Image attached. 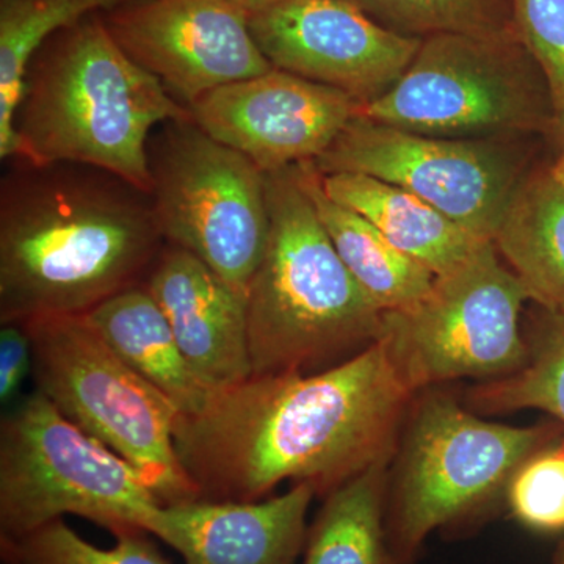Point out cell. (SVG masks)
Masks as SVG:
<instances>
[{"label": "cell", "mask_w": 564, "mask_h": 564, "mask_svg": "<svg viewBox=\"0 0 564 564\" xmlns=\"http://www.w3.org/2000/svg\"><path fill=\"white\" fill-rule=\"evenodd\" d=\"M417 395L384 339L317 373L252 375L177 415L174 444L198 500L256 502L282 481L326 497L392 462Z\"/></svg>", "instance_id": "6da1fadb"}, {"label": "cell", "mask_w": 564, "mask_h": 564, "mask_svg": "<svg viewBox=\"0 0 564 564\" xmlns=\"http://www.w3.org/2000/svg\"><path fill=\"white\" fill-rule=\"evenodd\" d=\"M20 162L0 193V323L85 315L144 284L166 245L148 193L93 166Z\"/></svg>", "instance_id": "7a4b0ae2"}, {"label": "cell", "mask_w": 564, "mask_h": 564, "mask_svg": "<svg viewBox=\"0 0 564 564\" xmlns=\"http://www.w3.org/2000/svg\"><path fill=\"white\" fill-rule=\"evenodd\" d=\"M188 118L191 109L91 14L55 33L32 58L14 120L17 159L93 166L151 195V135Z\"/></svg>", "instance_id": "3957f363"}, {"label": "cell", "mask_w": 564, "mask_h": 564, "mask_svg": "<svg viewBox=\"0 0 564 564\" xmlns=\"http://www.w3.org/2000/svg\"><path fill=\"white\" fill-rule=\"evenodd\" d=\"M270 231L247 292L252 373H317L377 343L384 313L336 251L299 165L267 173Z\"/></svg>", "instance_id": "277c9868"}, {"label": "cell", "mask_w": 564, "mask_h": 564, "mask_svg": "<svg viewBox=\"0 0 564 564\" xmlns=\"http://www.w3.org/2000/svg\"><path fill=\"white\" fill-rule=\"evenodd\" d=\"M564 433L489 422L434 388L414 397L389 473L386 525L393 554L411 564L426 538L456 529L503 502L519 464Z\"/></svg>", "instance_id": "5b68a950"}, {"label": "cell", "mask_w": 564, "mask_h": 564, "mask_svg": "<svg viewBox=\"0 0 564 564\" xmlns=\"http://www.w3.org/2000/svg\"><path fill=\"white\" fill-rule=\"evenodd\" d=\"M32 340L35 391L131 464L163 505L198 500L174 444L180 410L133 372L85 315L20 322Z\"/></svg>", "instance_id": "8992f818"}, {"label": "cell", "mask_w": 564, "mask_h": 564, "mask_svg": "<svg viewBox=\"0 0 564 564\" xmlns=\"http://www.w3.org/2000/svg\"><path fill=\"white\" fill-rule=\"evenodd\" d=\"M163 505L135 469L39 391L0 425V538L73 514L111 534L144 530Z\"/></svg>", "instance_id": "52a82bcc"}, {"label": "cell", "mask_w": 564, "mask_h": 564, "mask_svg": "<svg viewBox=\"0 0 564 564\" xmlns=\"http://www.w3.org/2000/svg\"><path fill=\"white\" fill-rule=\"evenodd\" d=\"M519 33H443L421 50L380 98L362 104L367 120L422 135L458 139L524 132L554 121L551 96Z\"/></svg>", "instance_id": "ba28073f"}, {"label": "cell", "mask_w": 564, "mask_h": 564, "mask_svg": "<svg viewBox=\"0 0 564 564\" xmlns=\"http://www.w3.org/2000/svg\"><path fill=\"white\" fill-rule=\"evenodd\" d=\"M161 128L150 140V196L165 243L247 296L269 240L267 173L192 118Z\"/></svg>", "instance_id": "9c48e42d"}, {"label": "cell", "mask_w": 564, "mask_h": 564, "mask_svg": "<svg viewBox=\"0 0 564 564\" xmlns=\"http://www.w3.org/2000/svg\"><path fill=\"white\" fill-rule=\"evenodd\" d=\"M497 252L486 240L436 276L421 302L384 314L381 339L415 393L462 378L497 380L524 366L521 311L530 293Z\"/></svg>", "instance_id": "30bf717a"}, {"label": "cell", "mask_w": 564, "mask_h": 564, "mask_svg": "<svg viewBox=\"0 0 564 564\" xmlns=\"http://www.w3.org/2000/svg\"><path fill=\"white\" fill-rule=\"evenodd\" d=\"M314 163L322 174L361 173L397 185L491 242L524 181L521 162L499 144L422 135L362 115Z\"/></svg>", "instance_id": "8fae6325"}, {"label": "cell", "mask_w": 564, "mask_h": 564, "mask_svg": "<svg viewBox=\"0 0 564 564\" xmlns=\"http://www.w3.org/2000/svg\"><path fill=\"white\" fill-rule=\"evenodd\" d=\"M126 54L162 82L182 106L273 69L232 0H131L107 11Z\"/></svg>", "instance_id": "7c38bea8"}, {"label": "cell", "mask_w": 564, "mask_h": 564, "mask_svg": "<svg viewBox=\"0 0 564 564\" xmlns=\"http://www.w3.org/2000/svg\"><path fill=\"white\" fill-rule=\"evenodd\" d=\"M250 29L273 68L361 104L403 76L423 41L375 21L356 0H280L251 13Z\"/></svg>", "instance_id": "4fadbf2b"}, {"label": "cell", "mask_w": 564, "mask_h": 564, "mask_svg": "<svg viewBox=\"0 0 564 564\" xmlns=\"http://www.w3.org/2000/svg\"><path fill=\"white\" fill-rule=\"evenodd\" d=\"M361 106L337 88L273 68L207 93L188 109L212 139L274 173L317 161Z\"/></svg>", "instance_id": "5bb4252c"}, {"label": "cell", "mask_w": 564, "mask_h": 564, "mask_svg": "<svg viewBox=\"0 0 564 564\" xmlns=\"http://www.w3.org/2000/svg\"><path fill=\"white\" fill-rule=\"evenodd\" d=\"M314 497L313 486L296 484L256 502L161 505L144 532L173 547L184 564H300Z\"/></svg>", "instance_id": "9a60e30c"}, {"label": "cell", "mask_w": 564, "mask_h": 564, "mask_svg": "<svg viewBox=\"0 0 564 564\" xmlns=\"http://www.w3.org/2000/svg\"><path fill=\"white\" fill-rule=\"evenodd\" d=\"M144 288L165 314L193 373L210 392L254 375L247 296L202 259L165 245Z\"/></svg>", "instance_id": "2e32d148"}, {"label": "cell", "mask_w": 564, "mask_h": 564, "mask_svg": "<svg viewBox=\"0 0 564 564\" xmlns=\"http://www.w3.org/2000/svg\"><path fill=\"white\" fill-rule=\"evenodd\" d=\"M323 191L358 212L404 254L436 276L454 272L484 239L467 232L443 212L397 185L361 173L322 174Z\"/></svg>", "instance_id": "e0dca14e"}, {"label": "cell", "mask_w": 564, "mask_h": 564, "mask_svg": "<svg viewBox=\"0 0 564 564\" xmlns=\"http://www.w3.org/2000/svg\"><path fill=\"white\" fill-rule=\"evenodd\" d=\"M104 343L133 372L172 400L181 414H195L212 392L182 355L172 326L144 284L111 296L85 314Z\"/></svg>", "instance_id": "ac0fdd59"}, {"label": "cell", "mask_w": 564, "mask_h": 564, "mask_svg": "<svg viewBox=\"0 0 564 564\" xmlns=\"http://www.w3.org/2000/svg\"><path fill=\"white\" fill-rule=\"evenodd\" d=\"M492 243L532 302L564 313V159L524 177Z\"/></svg>", "instance_id": "d6986e66"}, {"label": "cell", "mask_w": 564, "mask_h": 564, "mask_svg": "<svg viewBox=\"0 0 564 564\" xmlns=\"http://www.w3.org/2000/svg\"><path fill=\"white\" fill-rule=\"evenodd\" d=\"M299 170L323 228L348 272L384 314L408 310L432 291L436 274L393 247L358 212L329 198L314 162L300 163Z\"/></svg>", "instance_id": "ffe728a7"}, {"label": "cell", "mask_w": 564, "mask_h": 564, "mask_svg": "<svg viewBox=\"0 0 564 564\" xmlns=\"http://www.w3.org/2000/svg\"><path fill=\"white\" fill-rule=\"evenodd\" d=\"M391 464H375L323 497L300 564H400L386 525Z\"/></svg>", "instance_id": "44dd1931"}, {"label": "cell", "mask_w": 564, "mask_h": 564, "mask_svg": "<svg viewBox=\"0 0 564 564\" xmlns=\"http://www.w3.org/2000/svg\"><path fill=\"white\" fill-rule=\"evenodd\" d=\"M131 0H0V159L18 158L14 131L25 76L36 52L55 33L73 28L96 11Z\"/></svg>", "instance_id": "7402d4cb"}, {"label": "cell", "mask_w": 564, "mask_h": 564, "mask_svg": "<svg viewBox=\"0 0 564 564\" xmlns=\"http://www.w3.org/2000/svg\"><path fill=\"white\" fill-rule=\"evenodd\" d=\"M524 339V366L475 386L467 393V408L477 414L540 410L564 426V313L543 310Z\"/></svg>", "instance_id": "603a6c76"}, {"label": "cell", "mask_w": 564, "mask_h": 564, "mask_svg": "<svg viewBox=\"0 0 564 564\" xmlns=\"http://www.w3.org/2000/svg\"><path fill=\"white\" fill-rule=\"evenodd\" d=\"M402 35L500 36L516 31L511 0H356Z\"/></svg>", "instance_id": "cb8c5ba5"}, {"label": "cell", "mask_w": 564, "mask_h": 564, "mask_svg": "<svg viewBox=\"0 0 564 564\" xmlns=\"http://www.w3.org/2000/svg\"><path fill=\"white\" fill-rule=\"evenodd\" d=\"M144 530L115 534L110 549L93 545L63 519L21 538H0L6 564H170Z\"/></svg>", "instance_id": "d4e9b609"}, {"label": "cell", "mask_w": 564, "mask_h": 564, "mask_svg": "<svg viewBox=\"0 0 564 564\" xmlns=\"http://www.w3.org/2000/svg\"><path fill=\"white\" fill-rule=\"evenodd\" d=\"M503 503L511 518L530 532L564 534V433L519 464Z\"/></svg>", "instance_id": "484cf974"}, {"label": "cell", "mask_w": 564, "mask_h": 564, "mask_svg": "<svg viewBox=\"0 0 564 564\" xmlns=\"http://www.w3.org/2000/svg\"><path fill=\"white\" fill-rule=\"evenodd\" d=\"M516 31L547 85L564 132V0H511Z\"/></svg>", "instance_id": "4316f807"}, {"label": "cell", "mask_w": 564, "mask_h": 564, "mask_svg": "<svg viewBox=\"0 0 564 564\" xmlns=\"http://www.w3.org/2000/svg\"><path fill=\"white\" fill-rule=\"evenodd\" d=\"M0 325V403L9 404L32 375V340L20 322Z\"/></svg>", "instance_id": "83f0119b"}, {"label": "cell", "mask_w": 564, "mask_h": 564, "mask_svg": "<svg viewBox=\"0 0 564 564\" xmlns=\"http://www.w3.org/2000/svg\"><path fill=\"white\" fill-rule=\"evenodd\" d=\"M237 6L242 7L248 14L254 13L265 9V7L273 6V3L280 2V0H232Z\"/></svg>", "instance_id": "f1b7e54d"}, {"label": "cell", "mask_w": 564, "mask_h": 564, "mask_svg": "<svg viewBox=\"0 0 564 564\" xmlns=\"http://www.w3.org/2000/svg\"><path fill=\"white\" fill-rule=\"evenodd\" d=\"M551 564H564V540L560 543L558 547H556Z\"/></svg>", "instance_id": "f546056e"}]
</instances>
